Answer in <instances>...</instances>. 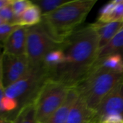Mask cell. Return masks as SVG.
<instances>
[{"label":"cell","instance_id":"obj_1","mask_svg":"<svg viewBox=\"0 0 123 123\" xmlns=\"http://www.w3.org/2000/svg\"><path fill=\"white\" fill-rule=\"evenodd\" d=\"M63 63L49 73V79L75 87L90 72L99 52V40L91 25L78 29L63 44Z\"/></svg>","mask_w":123,"mask_h":123},{"label":"cell","instance_id":"obj_2","mask_svg":"<svg viewBox=\"0 0 123 123\" xmlns=\"http://www.w3.org/2000/svg\"><path fill=\"white\" fill-rule=\"evenodd\" d=\"M49 78V71L43 64L31 66L25 76L5 89L0 116L9 123L13 122L24 109L34 103Z\"/></svg>","mask_w":123,"mask_h":123},{"label":"cell","instance_id":"obj_3","mask_svg":"<svg viewBox=\"0 0 123 123\" xmlns=\"http://www.w3.org/2000/svg\"><path fill=\"white\" fill-rule=\"evenodd\" d=\"M96 1H67L54 12L42 16L41 24L51 38L62 45L85 21Z\"/></svg>","mask_w":123,"mask_h":123},{"label":"cell","instance_id":"obj_4","mask_svg":"<svg viewBox=\"0 0 123 123\" xmlns=\"http://www.w3.org/2000/svg\"><path fill=\"white\" fill-rule=\"evenodd\" d=\"M123 79V74L96 68L74 88L87 106L96 112L104 97Z\"/></svg>","mask_w":123,"mask_h":123},{"label":"cell","instance_id":"obj_5","mask_svg":"<svg viewBox=\"0 0 123 123\" xmlns=\"http://www.w3.org/2000/svg\"><path fill=\"white\" fill-rule=\"evenodd\" d=\"M71 88L48 79L43 84L34 103L36 118L38 123H46L62 105Z\"/></svg>","mask_w":123,"mask_h":123},{"label":"cell","instance_id":"obj_6","mask_svg":"<svg viewBox=\"0 0 123 123\" xmlns=\"http://www.w3.org/2000/svg\"><path fill=\"white\" fill-rule=\"evenodd\" d=\"M62 46V44L56 43L51 38L41 22L36 25L27 27L26 55L31 66L42 65L49 52Z\"/></svg>","mask_w":123,"mask_h":123},{"label":"cell","instance_id":"obj_7","mask_svg":"<svg viewBox=\"0 0 123 123\" xmlns=\"http://www.w3.org/2000/svg\"><path fill=\"white\" fill-rule=\"evenodd\" d=\"M31 66L26 55L15 56L3 53L1 61V83L4 89L25 76Z\"/></svg>","mask_w":123,"mask_h":123},{"label":"cell","instance_id":"obj_8","mask_svg":"<svg viewBox=\"0 0 123 123\" xmlns=\"http://www.w3.org/2000/svg\"><path fill=\"white\" fill-rule=\"evenodd\" d=\"M109 115L123 118V79L102 100L91 122L97 123L101 117Z\"/></svg>","mask_w":123,"mask_h":123},{"label":"cell","instance_id":"obj_9","mask_svg":"<svg viewBox=\"0 0 123 123\" xmlns=\"http://www.w3.org/2000/svg\"><path fill=\"white\" fill-rule=\"evenodd\" d=\"M27 27L20 26L7 38L2 45L3 53L15 56L26 55Z\"/></svg>","mask_w":123,"mask_h":123},{"label":"cell","instance_id":"obj_10","mask_svg":"<svg viewBox=\"0 0 123 123\" xmlns=\"http://www.w3.org/2000/svg\"><path fill=\"white\" fill-rule=\"evenodd\" d=\"M95 112L91 110L78 94L69 112L66 123H89L92 121Z\"/></svg>","mask_w":123,"mask_h":123},{"label":"cell","instance_id":"obj_11","mask_svg":"<svg viewBox=\"0 0 123 123\" xmlns=\"http://www.w3.org/2000/svg\"><path fill=\"white\" fill-rule=\"evenodd\" d=\"M91 25L94 28L99 37V48L101 50L102 48L107 45L117 34L122 31L123 22L108 23L96 22L94 23H92Z\"/></svg>","mask_w":123,"mask_h":123},{"label":"cell","instance_id":"obj_12","mask_svg":"<svg viewBox=\"0 0 123 123\" xmlns=\"http://www.w3.org/2000/svg\"><path fill=\"white\" fill-rule=\"evenodd\" d=\"M123 0H114L108 2L100 10L96 22H123Z\"/></svg>","mask_w":123,"mask_h":123},{"label":"cell","instance_id":"obj_13","mask_svg":"<svg viewBox=\"0 0 123 123\" xmlns=\"http://www.w3.org/2000/svg\"><path fill=\"white\" fill-rule=\"evenodd\" d=\"M78 97V92L75 88H71L62 105L51 115L46 123H66L71 107Z\"/></svg>","mask_w":123,"mask_h":123},{"label":"cell","instance_id":"obj_14","mask_svg":"<svg viewBox=\"0 0 123 123\" xmlns=\"http://www.w3.org/2000/svg\"><path fill=\"white\" fill-rule=\"evenodd\" d=\"M96 68L123 74V58L117 54H111L96 59L92 67V68Z\"/></svg>","mask_w":123,"mask_h":123},{"label":"cell","instance_id":"obj_15","mask_svg":"<svg viewBox=\"0 0 123 123\" xmlns=\"http://www.w3.org/2000/svg\"><path fill=\"white\" fill-rule=\"evenodd\" d=\"M41 20V12L39 7L33 3V4L18 17V25L24 27H31L39 24Z\"/></svg>","mask_w":123,"mask_h":123},{"label":"cell","instance_id":"obj_16","mask_svg":"<svg viewBox=\"0 0 123 123\" xmlns=\"http://www.w3.org/2000/svg\"><path fill=\"white\" fill-rule=\"evenodd\" d=\"M111 54L120 55L123 59V30L117 34L107 45L99 50L97 58Z\"/></svg>","mask_w":123,"mask_h":123},{"label":"cell","instance_id":"obj_17","mask_svg":"<svg viewBox=\"0 0 123 123\" xmlns=\"http://www.w3.org/2000/svg\"><path fill=\"white\" fill-rule=\"evenodd\" d=\"M62 47L51 50L44 57L43 66L48 70L49 73L63 63L65 55Z\"/></svg>","mask_w":123,"mask_h":123},{"label":"cell","instance_id":"obj_18","mask_svg":"<svg viewBox=\"0 0 123 123\" xmlns=\"http://www.w3.org/2000/svg\"><path fill=\"white\" fill-rule=\"evenodd\" d=\"M67 0H36L32 1V2L37 5L42 14V16L50 14L58 8H59L62 5L65 4Z\"/></svg>","mask_w":123,"mask_h":123},{"label":"cell","instance_id":"obj_19","mask_svg":"<svg viewBox=\"0 0 123 123\" xmlns=\"http://www.w3.org/2000/svg\"><path fill=\"white\" fill-rule=\"evenodd\" d=\"M12 1V0H11ZM0 17L6 24L10 25H18V17L15 15L11 3L5 7L0 9Z\"/></svg>","mask_w":123,"mask_h":123},{"label":"cell","instance_id":"obj_20","mask_svg":"<svg viewBox=\"0 0 123 123\" xmlns=\"http://www.w3.org/2000/svg\"><path fill=\"white\" fill-rule=\"evenodd\" d=\"M33 4L32 1L28 0H12L11 6L15 14V15L19 17L29 6Z\"/></svg>","mask_w":123,"mask_h":123},{"label":"cell","instance_id":"obj_21","mask_svg":"<svg viewBox=\"0 0 123 123\" xmlns=\"http://www.w3.org/2000/svg\"><path fill=\"white\" fill-rule=\"evenodd\" d=\"M20 25H10V24H2L0 25V46L2 47L4 42L7 40L9 35Z\"/></svg>","mask_w":123,"mask_h":123},{"label":"cell","instance_id":"obj_22","mask_svg":"<svg viewBox=\"0 0 123 123\" xmlns=\"http://www.w3.org/2000/svg\"><path fill=\"white\" fill-rule=\"evenodd\" d=\"M22 123H38L36 118L35 109H34L33 104L28 106L26 108V111H25V114L24 116Z\"/></svg>","mask_w":123,"mask_h":123},{"label":"cell","instance_id":"obj_23","mask_svg":"<svg viewBox=\"0 0 123 123\" xmlns=\"http://www.w3.org/2000/svg\"><path fill=\"white\" fill-rule=\"evenodd\" d=\"M97 123H123V118L118 115H109L101 117Z\"/></svg>","mask_w":123,"mask_h":123},{"label":"cell","instance_id":"obj_24","mask_svg":"<svg viewBox=\"0 0 123 123\" xmlns=\"http://www.w3.org/2000/svg\"><path fill=\"white\" fill-rule=\"evenodd\" d=\"M4 96H5V89L2 85L1 81L0 80V112H1V109H2L4 99Z\"/></svg>","mask_w":123,"mask_h":123},{"label":"cell","instance_id":"obj_25","mask_svg":"<svg viewBox=\"0 0 123 123\" xmlns=\"http://www.w3.org/2000/svg\"><path fill=\"white\" fill-rule=\"evenodd\" d=\"M27 108V107H26ZM26 108L24 109L19 115L18 116L15 118V120L12 122L11 123H22L23 122V119H24V116H25V111H26Z\"/></svg>","mask_w":123,"mask_h":123},{"label":"cell","instance_id":"obj_26","mask_svg":"<svg viewBox=\"0 0 123 123\" xmlns=\"http://www.w3.org/2000/svg\"><path fill=\"white\" fill-rule=\"evenodd\" d=\"M11 3V0H0V9Z\"/></svg>","mask_w":123,"mask_h":123},{"label":"cell","instance_id":"obj_27","mask_svg":"<svg viewBox=\"0 0 123 123\" xmlns=\"http://www.w3.org/2000/svg\"><path fill=\"white\" fill-rule=\"evenodd\" d=\"M2 55H3V51H1L0 50V80L1 81V61H2Z\"/></svg>","mask_w":123,"mask_h":123},{"label":"cell","instance_id":"obj_28","mask_svg":"<svg viewBox=\"0 0 123 123\" xmlns=\"http://www.w3.org/2000/svg\"><path fill=\"white\" fill-rule=\"evenodd\" d=\"M0 123H10L9 122H8L7 120H6L4 118H3L1 116H0Z\"/></svg>","mask_w":123,"mask_h":123},{"label":"cell","instance_id":"obj_29","mask_svg":"<svg viewBox=\"0 0 123 123\" xmlns=\"http://www.w3.org/2000/svg\"><path fill=\"white\" fill-rule=\"evenodd\" d=\"M2 24H4V21L1 19V18L0 17V25H1Z\"/></svg>","mask_w":123,"mask_h":123},{"label":"cell","instance_id":"obj_30","mask_svg":"<svg viewBox=\"0 0 123 123\" xmlns=\"http://www.w3.org/2000/svg\"><path fill=\"white\" fill-rule=\"evenodd\" d=\"M122 30H123V27H122Z\"/></svg>","mask_w":123,"mask_h":123},{"label":"cell","instance_id":"obj_31","mask_svg":"<svg viewBox=\"0 0 123 123\" xmlns=\"http://www.w3.org/2000/svg\"><path fill=\"white\" fill-rule=\"evenodd\" d=\"M93 123V122H90V123Z\"/></svg>","mask_w":123,"mask_h":123},{"label":"cell","instance_id":"obj_32","mask_svg":"<svg viewBox=\"0 0 123 123\" xmlns=\"http://www.w3.org/2000/svg\"></svg>","mask_w":123,"mask_h":123}]
</instances>
